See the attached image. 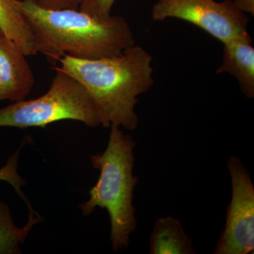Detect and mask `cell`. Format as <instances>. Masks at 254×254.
<instances>
[{
    "mask_svg": "<svg viewBox=\"0 0 254 254\" xmlns=\"http://www.w3.org/2000/svg\"><path fill=\"white\" fill-rule=\"evenodd\" d=\"M152 61L151 55L135 44L112 58L80 60L65 55L57 67L84 87L105 128L115 125L133 131L138 125L137 97L154 83Z\"/></svg>",
    "mask_w": 254,
    "mask_h": 254,
    "instance_id": "6da1fadb",
    "label": "cell"
},
{
    "mask_svg": "<svg viewBox=\"0 0 254 254\" xmlns=\"http://www.w3.org/2000/svg\"><path fill=\"white\" fill-rule=\"evenodd\" d=\"M19 3L38 53L53 64L65 55L80 60L118 56L136 44L131 28L122 16L100 19L79 9H45L32 0Z\"/></svg>",
    "mask_w": 254,
    "mask_h": 254,
    "instance_id": "7a4b0ae2",
    "label": "cell"
},
{
    "mask_svg": "<svg viewBox=\"0 0 254 254\" xmlns=\"http://www.w3.org/2000/svg\"><path fill=\"white\" fill-rule=\"evenodd\" d=\"M110 128L106 150L91 155L92 165L100 170V177L90 190L89 199L82 203L80 208L85 215L93 213L97 207L108 210L112 245L113 250L118 252L128 247L130 235L136 227L133 191L139 180L133 174L136 142L120 127L111 125Z\"/></svg>",
    "mask_w": 254,
    "mask_h": 254,
    "instance_id": "3957f363",
    "label": "cell"
},
{
    "mask_svg": "<svg viewBox=\"0 0 254 254\" xmlns=\"http://www.w3.org/2000/svg\"><path fill=\"white\" fill-rule=\"evenodd\" d=\"M55 76L44 95L30 100L14 102L0 109V127H46L71 120L87 127L101 125L93 100L81 83L54 66Z\"/></svg>",
    "mask_w": 254,
    "mask_h": 254,
    "instance_id": "277c9868",
    "label": "cell"
},
{
    "mask_svg": "<svg viewBox=\"0 0 254 254\" xmlns=\"http://www.w3.org/2000/svg\"><path fill=\"white\" fill-rule=\"evenodd\" d=\"M152 18H174L192 23L222 43L247 34L248 20L232 0H158Z\"/></svg>",
    "mask_w": 254,
    "mask_h": 254,
    "instance_id": "5b68a950",
    "label": "cell"
},
{
    "mask_svg": "<svg viewBox=\"0 0 254 254\" xmlns=\"http://www.w3.org/2000/svg\"><path fill=\"white\" fill-rule=\"evenodd\" d=\"M232 200L227 208L225 230L213 254H248L254 251V187L250 174L238 157H230Z\"/></svg>",
    "mask_w": 254,
    "mask_h": 254,
    "instance_id": "8992f818",
    "label": "cell"
},
{
    "mask_svg": "<svg viewBox=\"0 0 254 254\" xmlns=\"http://www.w3.org/2000/svg\"><path fill=\"white\" fill-rule=\"evenodd\" d=\"M26 55L0 30V102L24 100L35 77Z\"/></svg>",
    "mask_w": 254,
    "mask_h": 254,
    "instance_id": "52a82bcc",
    "label": "cell"
},
{
    "mask_svg": "<svg viewBox=\"0 0 254 254\" xmlns=\"http://www.w3.org/2000/svg\"><path fill=\"white\" fill-rule=\"evenodd\" d=\"M222 62L215 73H227L238 82L247 98H254V48L249 33L222 43Z\"/></svg>",
    "mask_w": 254,
    "mask_h": 254,
    "instance_id": "ba28073f",
    "label": "cell"
},
{
    "mask_svg": "<svg viewBox=\"0 0 254 254\" xmlns=\"http://www.w3.org/2000/svg\"><path fill=\"white\" fill-rule=\"evenodd\" d=\"M0 30L26 56L38 53L36 38L19 0H0Z\"/></svg>",
    "mask_w": 254,
    "mask_h": 254,
    "instance_id": "9c48e42d",
    "label": "cell"
},
{
    "mask_svg": "<svg viewBox=\"0 0 254 254\" xmlns=\"http://www.w3.org/2000/svg\"><path fill=\"white\" fill-rule=\"evenodd\" d=\"M150 254H193L192 240L180 222L173 217L160 218L155 222L150 237Z\"/></svg>",
    "mask_w": 254,
    "mask_h": 254,
    "instance_id": "30bf717a",
    "label": "cell"
},
{
    "mask_svg": "<svg viewBox=\"0 0 254 254\" xmlns=\"http://www.w3.org/2000/svg\"><path fill=\"white\" fill-rule=\"evenodd\" d=\"M43 217L34 210H29V217L23 227L16 226L8 205L0 201V254H18L28 234Z\"/></svg>",
    "mask_w": 254,
    "mask_h": 254,
    "instance_id": "8fae6325",
    "label": "cell"
},
{
    "mask_svg": "<svg viewBox=\"0 0 254 254\" xmlns=\"http://www.w3.org/2000/svg\"><path fill=\"white\" fill-rule=\"evenodd\" d=\"M23 145V144L21 145V146L9 157L4 166L0 168V181H4L9 184L28 207L31 206V203L21 190L22 187L26 185V182L18 173V158Z\"/></svg>",
    "mask_w": 254,
    "mask_h": 254,
    "instance_id": "7c38bea8",
    "label": "cell"
},
{
    "mask_svg": "<svg viewBox=\"0 0 254 254\" xmlns=\"http://www.w3.org/2000/svg\"><path fill=\"white\" fill-rule=\"evenodd\" d=\"M116 0H82L78 9L100 19L111 17V11Z\"/></svg>",
    "mask_w": 254,
    "mask_h": 254,
    "instance_id": "4fadbf2b",
    "label": "cell"
},
{
    "mask_svg": "<svg viewBox=\"0 0 254 254\" xmlns=\"http://www.w3.org/2000/svg\"><path fill=\"white\" fill-rule=\"evenodd\" d=\"M82 0H38L37 4L48 9H78Z\"/></svg>",
    "mask_w": 254,
    "mask_h": 254,
    "instance_id": "5bb4252c",
    "label": "cell"
},
{
    "mask_svg": "<svg viewBox=\"0 0 254 254\" xmlns=\"http://www.w3.org/2000/svg\"><path fill=\"white\" fill-rule=\"evenodd\" d=\"M237 9L242 12L254 15V0H232Z\"/></svg>",
    "mask_w": 254,
    "mask_h": 254,
    "instance_id": "9a60e30c",
    "label": "cell"
},
{
    "mask_svg": "<svg viewBox=\"0 0 254 254\" xmlns=\"http://www.w3.org/2000/svg\"><path fill=\"white\" fill-rule=\"evenodd\" d=\"M20 1H26V0H20ZM32 1H38V0H32Z\"/></svg>",
    "mask_w": 254,
    "mask_h": 254,
    "instance_id": "2e32d148",
    "label": "cell"
}]
</instances>
